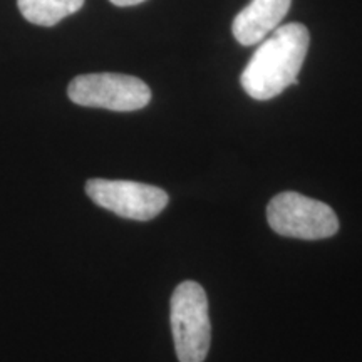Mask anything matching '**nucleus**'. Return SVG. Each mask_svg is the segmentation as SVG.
Segmentation results:
<instances>
[{
  "instance_id": "f257e3e1",
  "label": "nucleus",
  "mask_w": 362,
  "mask_h": 362,
  "mask_svg": "<svg viewBox=\"0 0 362 362\" xmlns=\"http://www.w3.org/2000/svg\"><path fill=\"white\" fill-rule=\"evenodd\" d=\"M309 44V30L297 22L279 25L267 35L242 72L240 81L248 96L269 101L288 86L297 84Z\"/></svg>"
},
{
  "instance_id": "f03ea898",
  "label": "nucleus",
  "mask_w": 362,
  "mask_h": 362,
  "mask_svg": "<svg viewBox=\"0 0 362 362\" xmlns=\"http://www.w3.org/2000/svg\"><path fill=\"white\" fill-rule=\"evenodd\" d=\"M170 320L178 361H205L211 342V324L208 298L200 284L185 280L175 288L170 300Z\"/></svg>"
},
{
  "instance_id": "7ed1b4c3",
  "label": "nucleus",
  "mask_w": 362,
  "mask_h": 362,
  "mask_svg": "<svg viewBox=\"0 0 362 362\" xmlns=\"http://www.w3.org/2000/svg\"><path fill=\"white\" fill-rule=\"evenodd\" d=\"M267 221L275 233L298 240H322L339 232L336 211L297 192H284L267 206Z\"/></svg>"
},
{
  "instance_id": "20e7f679",
  "label": "nucleus",
  "mask_w": 362,
  "mask_h": 362,
  "mask_svg": "<svg viewBox=\"0 0 362 362\" xmlns=\"http://www.w3.org/2000/svg\"><path fill=\"white\" fill-rule=\"evenodd\" d=\"M67 96L84 107L110 111L143 110L151 101V89L141 79L115 72L78 76L71 81Z\"/></svg>"
},
{
  "instance_id": "39448f33",
  "label": "nucleus",
  "mask_w": 362,
  "mask_h": 362,
  "mask_svg": "<svg viewBox=\"0 0 362 362\" xmlns=\"http://www.w3.org/2000/svg\"><path fill=\"white\" fill-rule=\"evenodd\" d=\"M86 193L98 206L123 218L138 221L156 218L170 202L165 189L124 180H89L86 183Z\"/></svg>"
},
{
  "instance_id": "423d86ee",
  "label": "nucleus",
  "mask_w": 362,
  "mask_h": 362,
  "mask_svg": "<svg viewBox=\"0 0 362 362\" xmlns=\"http://www.w3.org/2000/svg\"><path fill=\"white\" fill-rule=\"evenodd\" d=\"M292 0H252L233 19L232 30L242 45L264 40L285 19Z\"/></svg>"
},
{
  "instance_id": "0eeeda50",
  "label": "nucleus",
  "mask_w": 362,
  "mask_h": 362,
  "mask_svg": "<svg viewBox=\"0 0 362 362\" xmlns=\"http://www.w3.org/2000/svg\"><path fill=\"white\" fill-rule=\"evenodd\" d=\"M22 16L30 24L52 27L84 6V0H17Z\"/></svg>"
},
{
  "instance_id": "6e6552de",
  "label": "nucleus",
  "mask_w": 362,
  "mask_h": 362,
  "mask_svg": "<svg viewBox=\"0 0 362 362\" xmlns=\"http://www.w3.org/2000/svg\"><path fill=\"white\" fill-rule=\"evenodd\" d=\"M111 4H115L117 7H133L138 6V4L146 2V0H110Z\"/></svg>"
}]
</instances>
